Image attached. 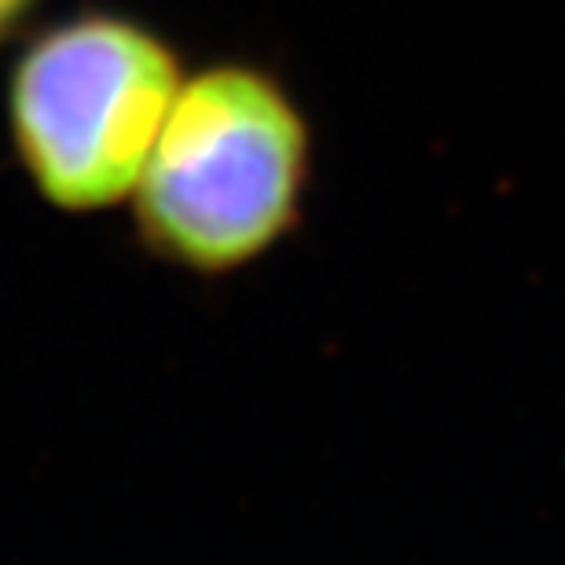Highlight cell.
<instances>
[{
    "instance_id": "1",
    "label": "cell",
    "mask_w": 565,
    "mask_h": 565,
    "mask_svg": "<svg viewBox=\"0 0 565 565\" xmlns=\"http://www.w3.org/2000/svg\"><path fill=\"white\" fill-rule=\"evenodd\" d=\"M316 137L287 77L257 60L184 74L132 191L137 243L199 279H228L301 228Z\"/></svg>"
},
{
    "instance_id": "2",
    "label": "cell",
    "mask_w": 565,
    "mask_h": 565,
    "mask_svg": "<svg viewBox=\"0 0 565 565\" xmlns=\"http://www.w3.org/2000/svg\"><path fill=\"white\" fill-rule=\"evenodd\" d=\"M177 44L129 11L82 8L38 30L8 77V140L60 213L132 199L184 82Z\"/></svg>"
},
{
    "instance_id": "3",
    "label": "cell",
    "mask_w": 565,
    "mask_h": 565,
    "mask_svg": "<svg viewBox=\"0 0 565 565\" xmlns=\"http://www.w3.org/2000/svg\"><path fill=\"white\" fill-rule=\"evenodd\" d=\"M41 0H0V44H8L15 33L30 26Z\"/></svg>"
}]
</instances>
